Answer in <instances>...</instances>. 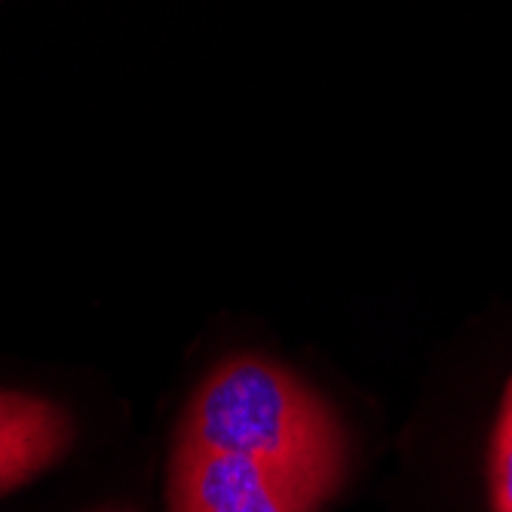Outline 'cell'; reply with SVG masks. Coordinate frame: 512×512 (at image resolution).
<instances>
[{
    "label": "cell",
    "mask_w": 512,
    "mask_h": 512,
    "mask_svg": "<svg viewBox=\"0 0 512 512\" xmlns=\"http://www.w3.org/2000/svg\"><path fill=\"white\" fill-rule=\"evenodd\" d=\"M178 442L258 463L313 512L347 476V433L335 408L261 356H234L212 371L184 411Z\"/></svg>",
    "instance_id": "1"
},
{
    "label": "cell",
    "mask_w": 512,
    "mask_h": 512,
    "mask_svg": "<svg viewBox=\"0 0 512 512\" xmlns=\"http://www.w3.org/2000/svg\"><path fill=\"white\" fill-rule=\"evenodd\" d=\"M491 506L494 512H512V378L506 381L500 414L491 436Z\"/></svg>",
    "instance_id": "4"
},
{
    "label": "cell",
    "mask_w": 512,
    "mask_h": 512,
    "mask_svg": "<svg viewBox=\"0 0 512 512\" xmlns=\"http://www.w3.org/2000/svg\"><path fill=\"white\" fill-rule=\"evenodd\" d=\"M68 442L71 421L59 405L0 390V494L56 463Z\"/></svg>",
    "instance_id": "3"
},
{
    "label": "cell",
    "mask_w": 512,
    "mask_h": 512,
    "mask_svg": "<svg viewBox=\"0 0 512 512\" xmlns=\"http://www.w3.org/2000/svg\"><path fill=\"white\" fill-rule=\"evenodd\" d=\"M172 512H313L258 463L194 445L175 448L169 476Z\"/></svg>",
    "instance_id": "2"
}]
</instances>
